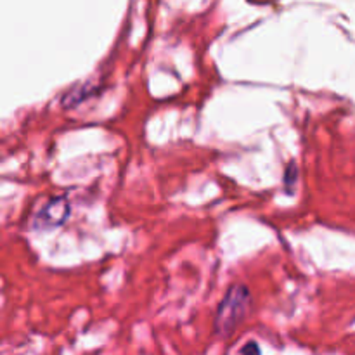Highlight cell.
Here are the masks:
<instances>
[{"mask_svg":"<svg viewBox=\"0 0 355 355\" xmlns=\"http://www.w3.org/2000/svg\"><path fill=\"white\" fill-rule=\"evenodd\" d=\"M250 291L245 286H232L218 305L215 315V331L220 336H229L245 319L250 309Z\"/></svg>","mask_w":355,"mask_h":355,"instance_id":"6da1fadb","label":"cell"},{"mask_svg":"<svg viewBox=\"0 0 355 355\" xmlns=\"http://www.w3.org/2000/svg\"><path fill=\"white\" fill-rule=\"evenodd\" d=\"M69 214H71V208H69L68 200L64 196L54 198V200H51L42 208L40 214L37 215L35 225H37V229H42V231L55 229L64 224Z\"/></svg>","mask_w":355,"mask_h":355,"instance_id":"7a4b0ae2","label":"cell"},{"mask_svg":"<svg viewBox=\"0 0 355 355\" xmlns=\"http://www.w3.org/2000/svg\"><path fill=\"white\" fill-rule=\"evenodd\" d=\"M238 355H262V352H260L259 343L248 342L241 347V350H239Z\"/></svg>","mask_w":355,"mask_h":355,"instance_id":"3957f363","label":"cell"}]
</instances>
